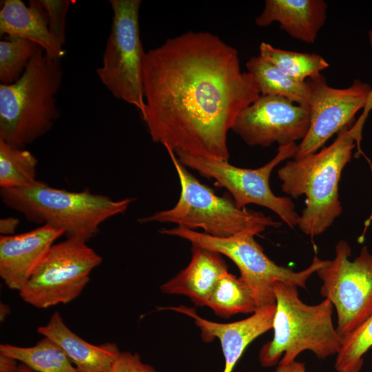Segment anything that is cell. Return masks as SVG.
<instances>
[{"instance_id":"1","label":"cell","mask_w":372,"mask_h":372,"mask_svg":"<svg viewBox=\"0 0 372 372\" xmlns=\"http://www.w3.org/2000/svg\"><path fill=\"white\" fill-rule=\"evenodd\" d=\"M145 107L152 141L165 149L228 161L227 133L260 92L238 53L218 36L189 31L146 52Z\"/></svg>"},{"instance_id":"2","label":"cell","mask_w":372,"mask_h":372,"mask_svg":"<svg viewBox=\"0 0 372 372\" xmlns=\"http://www.w3.org/2000/svg\"><path fill=\"white\" fill-rule=\"evenodd\" d=\"M353 125L342 129L330 145L288 161L277 172L284 193L293 198L306 197L298 226L307 236L322 234L342 214L339 181L356 144L360 149L362 139Z\"/></svg>"},{"instance_id":"3","label":"cell","mask_w":372,"mask_h":372,"mask_svg":"<svg viewBox=\"0 0 372 372\" xmlns=\"http://www.w3.org/2000/svg\"><path fill=\"white\" fill-rule=\"evenodd\" d=\"M61 59L40 47L18 81L0 85V139L24 148L51 130L60 115Z\"/></svg>"},{"instance_id":"4","label":"cell","mask_w":372,"mask_h":372,"mask_svg":"<svg viewBox=\"0 0 372 372\" xmlns=\"http://www.w3.org/2000/svg\"><path fill=\"white\" fill-rule=\"evenodd\" d=\"M3 203L30 222L48 225L67 238L87 242L110 218L124 213L134 200H114L88 190L72 192L55 188L39 180L15 189H1Z\"/></svg>"},{"instance_id":"5","label":"cell","mask_w":372,"mask_h":372,"mask_svg":"<svg viewBox=\"0 0 372 372\" xmlns=\"http://www.w3.org/2000/svg\"><path fill=\"white\" fill-rule=\"evenodd\" d=\"M298 289L279 282L273 286V336L258 355L264 367L287 364L307 350L323 360L340 350L341 339L333 322V304L324 299L317 304H307L300 300Z\"/></svg>"},{"instance_id":"6","label":"cell","mask_w":372,"mask_h":372,"mask_svg":"<svg viewBox=\"0 0 372 372\" xmlns=\"http://www.w3.org/2000/svg\"><path fill=\"white\" fill-rule=\"evenodd\" d=\"M178 176L180 194L169 209L138 219L140 223H172L194 230L201 228L214 237L240 234L256 236L267 227H279L281 222L260 211L238 207L234 200L220 196L201 183L183 165L172 149H166Z\"/></svg>"},{"instance_id":"7","label":"cell","mask_w":372,"mask_h":372,"mask_svg":"<svg viewBox=\"0 0 372 372\" xmlns=\"http://www.w3.org/2000/svg\"><path fill=\"white\" fill-rule=\"evenodd\" d=\"M161 234L185 239L192 245L202 247L231 259L240 271L239 278L253 292L258 308L275 303L276 282L306 288L309 278L324 265L326 260L314 256L306 269L296 271L271 260L251 234L219 238L178 225L161 229Z\"/></svg>"},{"instance_id":"8","label":"cell","mask_w":372,"mask_h":372,"mask_svg":"<svg viewBox=\"0 0 372 372\" xmlns=\"http://www.w3.org/2000/svg\"><path fill=\"white\" fill-rule=\"evenodd\" d=\"M113 12L111 31L96 74L117 99L144 112L143 68L146 52L140 37L141 0H110Z\"/></svg>"},{"instance_id":"9","label":"cell","mask_w":372,"mask_h":372,"mask_svg":"<svg viewBox=\"0 0 372 372\" xmlns=\"http://www.w3.org/2000/svg\"><path fill=\"white\" fill-rule=\"evenodd\" d=\"M297 151L296 143L279 146L276 155L256 169L238 167L228 161L209 159L182 151L174 153L183 165L214 180L216 186L226 189L238 207L245 208L249 204L265 207L293 228L298 224L300 215L289 197L278 196L273 193L269 178L273 169L285 160L294 157Z\"/></svg>"},{"instance_id":"10","label":"cell","mask_w":372,"mask_h":372,"mask_svg":"<svg viewBox=\"0 0 372 372\" xmlns=\"http://www.w3.org/2000/svg\"><path fill=\"white\" fill-rule=\"evenodd\" d=\"M102 260L86 241L67 238L50 248L19 295L38 309L70 302L81 294Z\"/></svg>"},{"instance_id":"11","label":"cell","mask_w":372,"mask_h":372,"mask_svg":"<svg viewBox=\"0 0 372 372\" xmlns=\"http://www.w3.org/2000/svg\"><path fill=\"white\" fill-rule=\"evenodd\" d=\"M332 260H326L316 273L322 280L320 294L336 310L337 333L342 339L372 314V254L366 246L350 260L349 243L339 240Z\"/></svg>"},{"instance_id":"12","label":"cell","mask_w":372,"mask_h":372,"mask_svg":"<svg viewBox=\"0 0 372 372\" xmlns=\"http://www.w3.org/2000/svg\"><path fill=\"white\" fill-rule=\"evenodd\" d=\"M310 87V124L306 136L298 145L294 158L318 152L335 133L352 123L364 109L372 86L359 79L346 88L329 86L321 74L307 80Z\"/></svg>"},{"instance_id":"13","label":"cell","mask_w":372,"mask_h":372,"mask_svg":"<svg viewBox=\"0 0 372 372\" xmlns=\"http://www.w3.org/2000/svg\"><path fill=\"white\" fill-rule=\"evenodd\" d=\"M310 124L309 106L260 95L236 117L231 130L249 146H279L302 140Z\"/></svg>"},{"instance_id":"14","label":"cell","mask_w":372,"mask_h":372,"mask_svg":"<svg viewBox=\"0 0 372 372\" xmlns=\"http://www.w3.org/2000/svg\"><path fill=\"white\" fill-rule=\"evenodd\" d=\"M167 309L192 318L200 329L204 341L209 342L218 338L225 359L223 372H232L247 346L255 339L272 329L276 303L260 307L249 317L229 323L206 320L199 316L194 309L184 306Z\"/></svg>"},{"instance_id":"15","label":"cell","mask_w":372,"mask_h":372,"mask_svg":"<svg viewBox=\"0 0 372 372\" xmlns=\"http://www.w3.org/2000/svg\"><path fill=\"white\" fill-rule=\"evenodd\" d=\"M64 235L41 225L19 234L0 236V276L7 287L19 291L54 241Z\"/></svg>"},{"instance_id":"16","label":"cell","mask_w":372,"mask_h":372,"mask_svg":"<svg viewBox=\"0 0 372 372\" xmlns=\"http://www.w3.org/2000/svg\"><path fill=\"white\" fill-rule=\"evenodd\" d=\"M327 7L324 0H266L255 23L265 27L278 22L290 37L313 43L325 23Z\"/></svg>"},{"instance_id":"17","label":"cell","mask_w":372,"mask_h":372,"mask_svg":"<svg viewBox=\"0 0 372 372\" xmlns=\"http://www.w3.org/2000/svg\"><path fill=\"white\" fill-rule=\"evenodd\" d=\"M228 271L222 255L192 245L189 265L160 287L167 294L183 295L196 305L206 306L219 279Z\"/></svg>"},{"instance_id":"18","label":"cell","mask_w":372,"mask_h":372,"mask_svg":"<svg viewBox=\"0 0 372 372\" xmlns=\"http://www.w3.org/2000/svg\"><path fill=\"white\" fill-rule=\"evenodd\" d=\"M37 331L59 346L80 372H108L121 352L112 342L94 345L84 340L68 327L58 311Z\"/></svg>"},{"instance_id":"19","label":"cell","mask_w":372,"mask_h":372,"mask_svg":"<svg viewBox=\"0 0 372 372\" xmlns=\"http://www.w3.org/2000/svg\"><path fill=\"white\" fill-rule=\"evenodd\" d=\"M0 33L9 38L31 41L52 58L61 59L64 54L63 46L50 33L40 12L21 0L3 1L0 10Z\"/></svg>"},{"instance_id":"20","label":"cell","mask_w":372,"mask_h":372,"mask_svg":"<svg viewBox=\"0 0 372 372\" xmlns=\"http://www.w3.org/2000/svg\"><path fill=\"white\" fill-rule=\"evenodd\" d=\"M246 68L260 95L280 96L295 104L309 106L311 90L307 81L300 82L289 77L260 55L251 57Z\"/></svg>"},{"instance_id":"21","label":"cell","mask_w":372,"mask_h":372,"mask_svg":"<svg viewBox=\"0 0 372 372\" xmlns=\"http://www.w3.org/2000/svg\"><path fill=\"white\" fill-rule=\"evenodd\" d=\"M0 354L20 362L35 372H80L61 347L46 337L28 347L1 344Z\"/></svg>"},{"instance_id":"22","label":"cell","mask_w":372,"mask_h":372,"mask_svg":"<svg viewBox=\"0 0 372 372\" xmlns=\"http://www.w3.org/2000/svg\"><path fill=\"white\" fill-rule=\"evenodd\" d=\"M206 306L221 317L253 313L258 309L251 290L229 271L219 279Z\"/></svg>"},{"instance_id":"23","label":"cell","mask_w":372,"mask_h":372,"mask_svg":"<svg viewBox=\"0 0 372 372\" xmlns=\"http://www.w3.org/2000/svg\"><path fill=\"white\" fill-rule=\"evenodd\" d=\"M260 56L289 77L300 82L321 74L329 63L320 54L277 48L262 42Z\"/></svg>"},{"instance_id":"24","label":"cell","mask_w":372,"mask_h":372,"mask_svg":"<svg viewBox=\"0 0 372 372\" xmlns=\"http://www.w3.org/2000/svg\"><path fill=\"white\" fill-rule=\"evenodd\" d=\"M37 158L30 151L0 139V187L15 189L37 180Z\"/></svg>"},{"instance_id":"25","label":"cell","mask_w":372,"mask_h":372,"mask_svg":"<svg viewBox=\"0 0 372 372\" xmlns=\"http://www.w3.org/2000/svg\"><path fill=\"white\" fill-rule=\"evenodd\" d=\"M40 46L17 37L0 41V81L10 85L18 81Z\"/></svg>"},{"instance_id":"26","label":"cell","mask_w":372,"mask_h":372,"mask_svg":"<svg viewBox=\"0 0 372 372\" xmlns=\"http://www.w3.org/2000/svg\"><path fill=\"white\" fill-rule=\"evenodd\" d=\"M372 347V314L341 340L336 354L335 369L338 372H360L364 356Z\"/></svg>"},{"instance_id":"27","label":"cell","mask_w":372,"mask_h":372,"mask_svg":"<svg viewBox=\"0 0 372 372\" xmlns=\"http://www.w3.org/2000/svg\"><path fill=\"white\" fill-rule=\"evenodd\" d=\"M74 1L30 0V6L41 14L50 33L63 46L65 41V22L68 12Z\"/></svg>"},{"instance_id":"28","label":"cell","mask_w":372,"mask_h":372,"mask_svg":"<svg viewBox=\"0 0 372 372\" xmlns=\"http://www.w3.org/2000/svg\"><path fill=\"white\" fill-rule=\"evenodd\" d=\"M108 372H156L154 367L144 363L138 353L121 351Z\"/></svg>"},{"instance_id":"29","label":"cell","mask_w":372,"mask_h":372,"mask_svg":"<svg viewBox=\"0 0 372 372\" xmlns=\"http://www.w3.org/2000/svg\"><path fill=\"white\" fill-rule=\"evenodd\" d=\"M368 38L369 43L372 47V29L368 32ZM372 110V90L369 96L366 104L363 109V112L359 117L358 121L353 124L355 128L360 132H362V129L364 125V123L369 116V112Z\"/></svg>"},{"instance_id":"30","label":"cell","mask_w":372,"mask_h":372,"mask_svg":"<svg viewBox=\"0 0 372 372\" xmlns=\"http://www.w3.org/2000/svg\"><path fill=\"white\" fill-rule=\"evenodd\" d=\"M19 223V220L15 217L1 218L0 220V233L1 236L13 235Z\"/></svg>"},{"instance_id":"31","label":"cell","mask_w":372,"mask_h":372,"mask_svg":"<svg viewBox=\"0 0 372 372\" xmlns=\"http://www.w3.org/2000/svg\"><path fill=\"white\" fill-rule=\"evenodd\" d=\"M274 372H306L304 364L293 360L285 364H278Z\"/></svg>"},{"instance_id":"32","label":"cell","mask_w":372,"mask_h":372,"mask_svg":"<svg viewBox=\"0 0 372 372\" xmlns=\"http://www.w3.org/2000/svg\"><path fill=\"white\" fill-rule=\"evenodd\" d=\"M17 360L0 354V372H18Z\"/></svg>"},{"instance_id":"33","label":"cell","mask_w":372,"mask_h":372,"mask_svg":"<svg viewBox=\"0 0 372 372\" xmlns=\"http://www.w3.org/2000/svg\"><path fill=\"white\" fill-rule=\"evenodd\" d=\"M0 310H1L0 318H1V321H3L5 320L6 317L9 314L10 308L8 305L1 303Z\"/></svg>"},{"instance_id":"34","label":"cell","mask_w":372,"mask_h":372,"mask_svg":"<svg viewBox=\"0 0 372 372\" xmlns=\"http://www.w3.org/2000/svg\"><path fill=\"white\" fill-rule=\"evenodd\" d=\"M18 372H35V371H34L32 369H31L26 365L22 363H20L18 365Z\"/></svg>"}]
</instances>
